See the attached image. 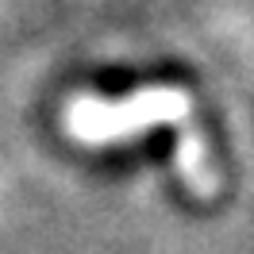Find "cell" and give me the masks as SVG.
Here are the masks:
<instances>
[{"instance_id":"obj_1","label":"cell","mask_w":254,"mask_h":254,"mask_svg":"<svg viewBox=\"0 0 254 254\" xmlns=\"http://www.w3.org/2000/svg\"><path fill=\"white\" fill-rule=\"evenodd\" d=\"M65 135L81 146H108L124 143L150 127H174L177 131V170L189 181L192 192H216V170L208 158L200 131L192 127V104L181 89H139L127 100H100V96H73L65 104Z\"/></svg>"}]
</instances>
